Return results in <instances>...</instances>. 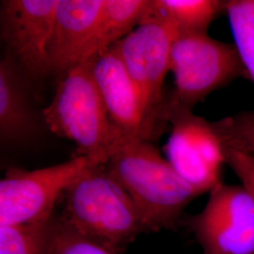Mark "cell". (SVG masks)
<instances>
[{"mask_svg": "<svg viewBox=\"0 0 254 254\" xmlns=\"http://www.w3.org/2000/svg\"><path fill=\"white\" fill-rule=\"evenodd\" d=\"M48 254H115L83 236L55 213L51 219Z\"/></svg>", "mask_w": 254, "mask_h": 254, "instance_id": "17", "label": "cell"}, {"mask_svg": "<svg viewBox=\"0 0 254 254\" xmlns=\"http://www.w3.org/2000/svg\"><path fill=\"white\" fill-rule=\"evenodd\" d=\"M105 167L134 200L149 233L176 229L188 204L202 195L150 141L119 130Z\"/></svg>", "mask_w": 254, "mask_h": 254, "instance_id": "1", "label": "cell"}, {"mask_svg": "<svg viewBox=\"0 0 254 254\" xmlns=\"http://www.w3.org/2000/svg\"><path fill=\"white\" fill-rule=\"evenodd\" d=\"M43 119L58 136L76 146V154L95 166L106 165L118 133L91 74V60L77 64L62 77Z\"/></svg>", "mask_w": 254, "mask_h": 254, "instance_id": "3", "label": "cell"}, {"mask_svg": "<svg viewBox=\"0 0 254 254\" xmlns=\"http://www.w3.org/2000/svg\"><path fill=\"white\" fill-rule=\"evenodd\" d=\"M52 217L35 223L0 226V254H48Z\"/></svg>", "mask_w": 254, "mask_h": 254, "instance_id": "16", "label": "cell"}, {"mask_svg": "<svg viewBox=\"0 0 254 254\" xmlns=\"http://www.w3.org/2000/svg\"><path fill=\"white\" fill-rule=\"evenodd\" d=\"M186 223L203 254H254V203L241 186L220 183Z\"/></svg>", "mask_w": 254, "mask_h": 254, "instance_id": "8", "label": "cell"}, {"mask_svg": "<svg viewBox=\"0 0 254 254\" xmlns=\"http://www.w3.org/2000/svg\"><path fill=\"white\" fill-rule=\"evenodd\" d=\"M149 7L141 23L116 44L127 71L141 94L143 122L140 138L153 141L169 124V95L164 82L170 71L171 51L177 31Z\"/></svg>", "mask_w": 254, "mask_h": 254, "instance_id": "4", "label": "cell"}, {"mask_svg": "<svg viewBox=\"0 0 254 254\" xmlns=\"http://www.w3.org/2000/svg\"><path fill=\"white\" fill-rule=\"evenodd\" d=\"M61 218L83 236L122 254L149 233L136 203L107 171L91 165L64 191Z\"/></svg>", "mask_w": 254, "mask_h": 254, "instance_id": "2", "label": "cell"}, {"mask_svg": "<svg viewBox=\"0 0 254 254\" xmlns=\"http://www.w3.org/2000/svg\"><path fill=\"white\" fill-rule=\"evenodd\" d=\"M38 131V120L27 93V77L6 55L0 62L1 146L27 143L36 136Z\"/></svg>", "mask_w": 254, "mask_h": 254, "instance_id": "12", "label": "cell"}, {"mask_svg": "<svg viewBox=\"0 0 254 254\" xmlns=\"http://www.w3.org/2000/svg\"><path fill=\"white\" fill-rule=\"evenodd\" d=\"M222 145L254 155V110L212 122Z\"/></svg>", "mask_w": 254, "mask_h": 254, "instance_id": "18", "label": "cell"}, {"mask_svg": "<svg viewBox=\"0 0 254 254\" xmlns=\"http://www.w3.org/2000/svg\"><path fill=\"white\" fill-rule=\"evenodd\" d=\"M90 60L93 80L112 125L124 134L140 137L143 122L142 97L127 71L116 44Z\"/></svg>", "mask_w": 254, "mask_h": 254, "instance_id": "10", "label": "cell"}, {"mask_svg": "<svg viewBox=\"0 0 254 254\" xmlns=\"http://www.w3.org/2000/svg\"><path fill=\"white\" fill-rule=\"evenodd\" d=\"M149 3L150 0H105L80 63L117 44L134 30L145 16Z\"/></svg>", "mask_w": 254, "mask_h": 254, "instance_id": "13", "label": "cell"}, {"mask_svg": "<svg viewBox=\"0 0 254 254\" xmlns=\"http://www.w3.org/2000/svg\"><path fill=\"white\" fill-rule=\"evenodd\" d=\"M91 165L87 157L74 155L67 162L34 171L8 169L0 181V226L49 219L57 200Z\"/></svg>", "mask_w": 254, "mask_h": 254, "instance_id": "6", "label": "cell"}, {"mask_svg": "<svg viewBox=\"0 0 254 254\" xmlns=\"http://www.w3.org/2000/svg\"><path fill=\"white\" fill-rule=\"evenodd\" d=\"M222 0H151L150 8L168 20L177 34L207 33L211 23L225 12Z\"/></svg>", "mask_w": 254, "mask_h": 254, "instance_id": "14", "label": "cell"}, {"mask_svg": "<svg viewBox=\"0 0 254 254\" xmlns=\"http://www.w3.org/2000/svg\"><path fill=\"white\" fill-rule=\"evenodd\" d=\"M235 47L248 78L254 84V0H228L225 3Z\"/></svg>", "mask_w": 254, "mask_h": 254, "instance_id": "15", "label": "cell"}, {"mask_svg": "<svg viewBox=\"0 0 254 254\" xmlns=\"http://www.w3.org/2000/svg\"><path fill=\"white\" fill-rule=\"evenodd\" d=\"M174 89L169 104L191 109L209 94L239 77H247L234 45L207 33L177 34L171 51Z\"/></svg>", "mask_w": 254, "mask_h": 254, "instance_id": "5", "label": "cell"}, {"mask_svg": "<svg viewBox=\"0 0 254 254\" xmlns=\"http://www.w3.org/2000/svg\"><path fill=\"white\" fill-rule=\"evenodd\" d=\"M171 135L164 147L167 160L184 180L202 194L221 182L226 158L212 122L191 109L169 104Z\"/></svg>", "mask_w": 254, "mask_h": 254, "instance_id": "7", "label": "cell"}, {"mask_svg": "<svg viewBox=\"0 0 254 254\" xmlns=\"http://www.w3.org/2000/svg\"><path fill=\"white\" fill-rule=\"evenodd\" d=\"M226 164L241 182V187L254 203V155L224 147Z\"/></svg>", "mask_w": 254, "mask_h": 254, "instance_id": "19", "label": "cell"}, {"mask_svg": "<svg viewBox=\"0 0 254 254\" xmlns=\"http://www.w3.org/2000/svg\"><path fill=\"white\" fill-rule=\"evenodd\" d=\"M58 0L1 2V38L9 57L27 78L42 80L50 73L47 46Z\"/></svg>", "mask_w": 254, "mask_h": 254, "instance_id": "9", "label": "cell"}, {"mask_svg": "<svg viewBox=\"0 0 254 254\" xmlns=\"http://www.w3.org/2000/svg\"><path fill=\"white\" fill-rule=\"evenodd\" d=\"M105 0H58L47 46L50 73L62 77L81 62Z\"/></svg>", "mask_w": 254, "mask_h": 254, "instance_id": "11", "label": "cell"}]
</instances>
